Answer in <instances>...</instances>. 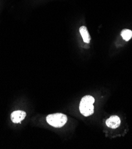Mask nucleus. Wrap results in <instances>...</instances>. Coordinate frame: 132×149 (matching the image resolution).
Segmentation results:
<instances>
[{
  "mask_svg": "<svg viewBox=\"0 0 132 149\" xmlns=\"http://www.w3.org/2000/svg\"><path fill=\"white\" fill-rule=\"evenodd\" d=\"M95 99L92 96H84L81 100L79 106L80 113L85 116L91 115L94 112V107L93 105Z\"/></svg>",
  "mask_w": 132,
  "mask_h": 149,
  "instance_id": "1",
  "label": "nucleus"
},
{
  "mask_svg": "<svg viewBox=\"0 0 132 149\" xmlns=\"http://www.w3.org/2000/svg\"><path fill=\"white\" fill-rule=\"evenodd\" d=\"M47 123L55 128L63 127L67 121V117L66 115L61 113L50 114L47 117Z\"/></svg>",
  "mask_w": 132,
  "mask_h": 149,
  "instance_id": "2",
  "label": "nucleus"
},
{
  "mask_svg": "<svg viewBox=\"0 0 132 149\" xmlns=\"http://www.w3.org/2000/svg\"><path fill=\"white\" fill-rule=\"evenodd\" d=\"M26 116V113L23 111H14L11 114V120L13 123L18 124L20 123Z\"/></svg>",
  "mask_w": 132,
  "mask_h": 149,
  "instance_id": "3",
  "label": "nucleus"
},
{
  "mask_svg": "<svg viewBox=\"0 0 132 149\" xmlns=\"http://www.w3.org/2000/svg\"><path fill=\"white\" fill-rule=\"evenodd\" d=\"M121 123L120 119L118 116H111L106 121L107 125L112 129H115L118 128Z\"/></svg>",
  "mask_w": 132,
  "mask_h": 149,
  "instance_id": "4",
  "label": "nucleus"
},
{
  "mask_svg": "<svg viewBox=\"0 0 132 149\" xmlns=\"http://www.w3.org/2000/svg\"><path fill=\"white\" fill-rule=\"evenodd\" d=\"M80 33L82 36L84 42L86 43H89L91 41V36L87 31V27L85 26H82L79 29Z\"/></svg>",
  "mask_w": 132,
  "mask_h": 149,
  "instance_id": "5",
  "label": "nucleus"
},
{
  "mask_svg": "<svg viewBox=\"0 0 132 149\" xmlns=\"http://www.w3.org/2000/svg\"><path fill=\"white\" fill-rule=\"evenodd\" d=\"M121 35L126 41H129L132 37V31L129 29H124L121 32Z\"/></svg>",
  "mask_w": 132,
  "mask_h": 149,
  "instance_id": "6",
  "label": "nucleus"
}]
</instances>
